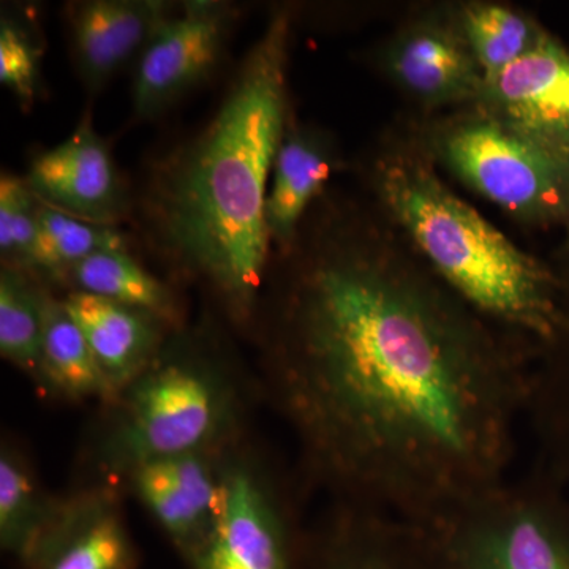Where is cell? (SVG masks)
Wrapping results in <instances>:
<instances>
[{
  "label": "cell",
  "mask_w": 569,
  "mask_h": 569,
  "mask_svg": "<svg viewBox=\"0 0 569 569\" xmlns=\"http://www.w3.org/2000/svg\"><path fill=\"white\" fill-rule=\"evenodd\" d=\"M529 358L417 266L335 244L284 283L269 373L309 477L421 526L512 475Z\"/></svg>",
  "instance_id": "cell-1"
},
{
  "label": "cell",
  "mask_w": 569,
  "mask_h": 569,
  "mask_svg": "<svg viewBox=\"0 0 569 569\" xmlns=\"http://www.w3.org/2000/svg\"><path fill=\"white\" fill-rule=\"evenodd\" d=\"M290 24L287 10L272 14L211 121L160 162L144 194L153 246L234 318L252 313L272 246L266 200L290 127Z\"/></svg>",
  "instance_id": "cell-2"
},
{
  "label": "cell",
  "mask_w": 569,
  "mask_h": 569,
  "mask_svg": "<svg viewBox=\"0 0 569 569\" xmlns=\"http://www.w3.org/2000/svg\"><path fill=\"white\" fill-rule=\"evenodd\" d=\"M378 193L449 293L527 355L552 347L568 325L563 287L452 192L422 160L381 162Z\"/></svg>",
  "instance_id": "cell-3"
},
{
  "label": "cell",
  "mask_w": 569,
  "mask_h": 569,
  "mask_svg": "<svg viewBox=\"0 0 569 569\" xmlns=\"http://www.w3.org/2000/svg\"><path fill=\"white\" fill-rule=\"evenodd\" d=\"M418 527L438 569H569V505L541 473L509 475Z\"/></svg>",
  "instance_id": "cell-4"
},
{
  "label": "cell",
  "mask_w": 569,
  "mask_h": 569,
  "mask_svg": "<svg viewBox=\"0 0 569 569\" xmlns=\"http://www.w3.org/2000/svg\"><path fill=\"white\" fill-rule=\"evenodd\" d=\"M228 418L230 402L211 367L194 356L160 353L127 389L104 455L129 473L152 460L203 455L222 437Z\"/></svg>",
  "instance_id": "cell-5"
},
{
  "label": "cell",
  "mask_w": 569,
  "mask_h": 569,
  "mask_svg": "<svg viewBox=\"0 0 569 569\" xmlns=\"http://www.w3.org/2000/svg\"><path fill=\"white\" fill-rule=\"evenodd\" d=\"M433 148L452 173L511 216L527 222L569 216V156L488 112L449 122Z\"/></svg>",
  "instance_id": "cell-6"
},
{
  "label": "cell",
  "mask_w": 569,
  "mask_h": 569,
  "mask_svg": "<svg viewBox=\"0 0 569 569\" xmlns=\"http://www.w3.org/2000/svg\"><path fill=\"white\" fill-rule=\"evenodd\" d=\"M234 7L224 2H186L171 13L137 61L132 100L138 119H152L208 80L222 59Z\"/></svg>",
  "instance_id": "cell-7"
},
{
  "label": "cell",
  "mask_w": 569,
  "mask_h": 569,
  "mask_svg": "<svg viewBox=\"0 0 569 569\" xmlns=\"http://www.w3.org/2000/svg\"><path fill=\"white\" fill-rule=\"evenodd\" d=\"M189 557L194 569H293L290 516L258 475L230 468L211 531Z\"/></svg>",
  "instance_id": "cell-8"
},
{
  "label": "cell",
  "mask_w": 569,
  "mask_h": 569,
  "mask_svg": "<svg viewBox=\"0 0 569 569\" xmlns=\"http://www.w3.org/2000/svg\"><path fill=\"white\" fill-rule=\"evenodd\" d=\"M24 182L41 203L88 222L114 227L129 211L121 174L89 114L66 141L33 159Z\"/></svg>",
  "instance_id": "cell-9"
},
{
  "label": "cell",
  "mask_w": 569,
  "mask_h": 569,
  "mask_svg": "<svg viewBox=\"0 0 569 569\" xmlns=\"http://www.w3.org/2000/svg\"><path fill=\"white\" fill-rule=\"evenodd\" d=\"M482 111L569 156V50L546 33L507 70L486 78Z\"/></svg>",
  "instance_id": "cell-10"
},
{
  "label": "cell",
  "mask_w": 569,
  "mask_h": 569,
  "mask_svg": "<svg viewBox=\"0 0 569 569\" xmlns=\"http://www.w3.org/2000/svg\"><path fill=\"white\" fill-rule=\"evenodd\" d=\"M144 507L176 545L193 552L208 537L222 492L203 455L152 460L130 473Z\"/></svg>",
  "instance_id": "cell-11"
},
{
  "label": "cell",
  "mask_w": 569,
  "mask_h": 569,
  "mask_svg": "<svg viewBox=\"0 0 569 569\" xmlns=\"http://www.w3.org/2000/svg\"><path fill=\"white\" fill-rule=\"evenodd\" d=\"M389 70L422 103L479 100L485 74L458 28L421 21L397 39L388 56Z\"/></svg>",
  "instance_id": "cell-12"
},
{
  "label": "cell",
  "mask_w": 569,
  "mask_h": 569,
  "mask_svg": "<svg viewBox=\"0 0 569 569\" xmlns=\"http://www.w3.org/2000/svg\"><path fill=\"white\" fill-rule=\"evenodd\" d=\"M63 305L114 396L132 387L162 353V318L78 290L67 295Z\"/></svg>",
  "instance_id": "cell-13"
},
{
  "label": "cell",
  "mask_w": 569,
  "mask_h": 569,
  "mask_svg": "<svg viewBox=\"0 0 569 569\" xmlns=\"http://www.w3.org/2000/svg\"><path fill=\"white\" fill-rule=\"evenodd\" d=\"M326 552V569H427L432 561L417 523L348 505H337Z\"/></svg>",
  "instance_id": "cell-14"
},
{
  "label": "cell",
  "mask_w": 569,
  "mask_h": 569,
  "mask_svg": "<svg viewBox=\"0 0 569 569\" xmlns=\"http://www.w3.org/2000/svg\"><path fill=\"white\" fill-rule=\"evenodd\" d=\"M332 171V153L313 130L288 127L277 152L266 200V224L271 244H293L302 217L323 192Z\"/></svg>",
  "instance_id": "cell-15"
},
{
  "label": "cell",
  "mask_w": 569,
  "mask_h": 569,
  "mask_svg": "<svg viewBox=\"0 0 569 569\" xmlns=\"http://www.w3.org/2000/svg\"><path fill=\"white\" fill-rule=\"evenodd\" d=\"M40 377L61 395L73 399H111L114 396L63 299H56L44 288L41 296Z\"/></svg>",
  "instance_id": "cell-16"
},
{
  "label": "cell",
  "mask_w": 569,
  "mask_h": 569,
  "mask_svg": "<svg viewBox=\"0 0 569 569\" xmlns=\"http://www.w3.org/2000/svg\"><path fill=\"white\" fill-rule=\"evenodd\" d=\"M66 519L51 518L29 471L10 452L0 458V542L3 550L36 563Z\"/></svg>",
  "instance_id": "cell-17"
},
{
  "label": "cell",
  "mask_w": 569,
  "mask_h": 569,
  "mask_svg": "<svg viewBox=\"0 0 569 569\" xmlns=\"http://www.w3.org/2000/svg\"><path fill=\"white\" fill-rule=\"evenodd\" d=\"M66 277L71 279L78 291L144 310L167 323L178 317L171 291L141 268L127 250L92 254L71 266Z\"/></svg>",
  "instance_id": "cell-18"
},
{
  "label": "cell",
  "mask_w": 569,
  "mask_h": 569,
  "mask_svg": "<svg viewBox=\"0 0 569 569\" xmlns=\"http://www.w3.org/2000/svg\"><path fill=\"white\" fill-rule=\"evenodd\" d=\"M458 29L485 80L518 62L546 37L529 17L497 3L463 7Z\"/></svg>",
  "instance_id": "cell-19"
},
{
  "label": "cell",
  "mask_w": 569,
  "mask_h": 569,
  "mask_svg": "<svg viewBox=\"0 0 569 569\" xmlns=\"http://www.w3.org/2000/svg\"><path fill=\"white\" fill-rule=\"evenodd\" d=\"M37 200V198H36ZM39 246L33 260L32 274L61 279L71 266L86 258L110 250H127L121 231L111 224L78 219L37 200Z\"/></svg>",
  "instance_id": "cell-20"
},
{
  "label": "cell",
  "mask_w": 569,
  "mask_h": 569,
  "mask_svg": "<svg viewBox=\"0 0 569 569\" xmlns=\"http://www.w3.org/2000/svg\"><path fill=\"white\" fill-rule=\"evenodd\" d=\"M133 546L114 515L70 518L33 569H132Z\"/></svg>",
  "instance_id": "cell-21"
},
{
  "label": "cell",
  "mask_w": 569,
  "mask_h": 569,
  "mask_svg": "<svg viewBox=\"0 0 569 569\" xmlns=\"http://www.w3.org/2000/svg\"><path fill=\"white\" fill-rule=\"evenodd\" d=\"M69 22L78 73L89 92H100L119 70L129 66L116 26L114 0L73 3Z\"/></svg>",
  "instance_id": "cell-22"
},
{
  "label": "cell",
  "mask_w": 569,
  "mask_h": 569,
  "mask_svg": "<svg viewBox=\"0 0 569 569\" xmlns=\"http://www.w3.org/2000/svg\"><path fill=\"white\" fill-rule=\"evenodd\" d=\"M41 296L43 288L32 276L14 268L0 274V355L3 359L40 377Z\"/></svg>",
  "instance_id": "cell-23"
},
{
  "label": "cell",
  "mask_w": 569,
  "mask_h": 569,
  "mask_svg": "<svg viewBox=\"0 0 569 569\" xmlns=\"http://www.w3.org/2000/svg\"><path fill=\"white\" fill-rule=\"evenodd\" d=\"M39 246L37 200L24 179L2 174L0 179V254L6 268L32 276Z\"/></svg>",
  "instance_id": "cell-24"
},
{
  "label": "cell",
  "mask_w": 569,
  "mask_h": 569,
  "mask_svg": "<svg viewBox=\"0 0 569 569\" xmlns=\"http://www.w3.org/2000/svg\"><path fill=\"white\" fill-rule=\"evenodd\" d=\"M527 417L533 419L553 466L569 475V372L531 376Z\"/></svg>",
  "instance_id": "cell-25"
},
{
  "label": "cell",
  "mask_w": 569,
  "mask_h": 569,
  "mask_svg": "<svg viewBox=\"0 0 569 569\" xmlns=\"http://www.w3.org/2000/svg\"><path fill=\"white\" fill-rule=\"evenodd\" d=\"M18 17L0 22V82L22 104H32L39 96L43 47L32 26Z\"/></svg>",
  "instance_id": "cell-26"
}]
</instances>
